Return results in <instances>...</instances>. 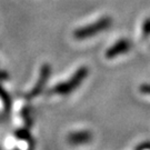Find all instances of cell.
<instances>
[{"label":"cell","instance_id":"6da1fadb","mask_svg":"<svg viewBox=\"0 0 150 150\" xmlns=\"http://www.w3.org/2000/svg\"><path fill=\"white\" fill-rule=\"evenodd\" d=\"M88 74V68H85L82 67L80 69L76 72L75 75L72 76V78L68 81H64V82H61L59 85L54 86L52 88L51 92L52 93H59V95H67V93H70L72 90H75L77 87L80 85L82 80L85 79V77Z\"/></svg>","mask_w":150,"mask_h":150},{"label":"cell","instance_id":"7a4b0ae2","mask_svg":"<svg viewBox=\"0 0 150 150\" xmlns=\"http://www.w3.org/2000/svg\"><path fill=\"white\" fill-rule=\"evenodd\" d=\"M111 20L109 18H101L100 20H98L95 23H91L88 27L80 28L75 31V38L77 39H87L92 36H96L98 32L102 31L105 29H107L110 26Z\"/></svg>","mask_w":150,"mask_h":150},{"label":"cell","instance_id":"3957f363","mask_svg":"<svg viewBox=\"0 0 150 150\" xmlns=\"http://www.w3.org/2000/svg\"><path fill=\"white\" fill-rule=\"evenodd\" d=\"M49 74H50V68H49L48 64H45L41 69V74H40V78H39V81L38 83L35 86L33 90H31V92L28 95V98H32V97L37 96L40 91L42 90L45 83L47 82V78L49 77Z\"/></svg>","mask_w":150,"mask_h":150},{"label":"cell","instance_id":"277c9868","mask_svg":"<svg viewBox=\"0 0 150 150\" xmlns=\"http://www.w3.org/2000/svg\"><path fill=\"white\" fill-rule=\"evenodd\" d=\"M91 134L89 131H80V132H75V134H71L68 137L70 144H74V145H79V144H83L87 142L88 140H90Z\"/></svg>","mask_w":150,"mask_h":150},{"label":"cell","instance_id":"5b68a950","mask_svg":"<svg viewBox=\"0 0 150 150\" xmlns=\"http://www.w3.org/2000/svg\"><path fill=\"white\" fill-rule=\"evenodd\" d=\"M128 48H129L128 41H126V40H121V41L117 42V45H115L113 47H111V48L108 50L107 51V58H113V57H116L117 54H122L123 51H126Z\"/></svg>","mask_w":150,"mask_h":150}]
</instances>
